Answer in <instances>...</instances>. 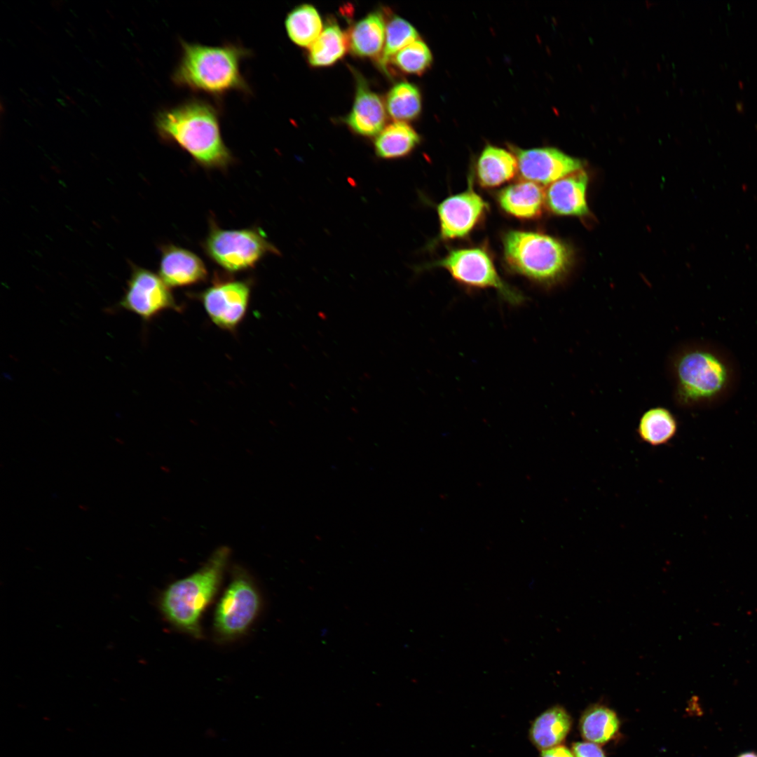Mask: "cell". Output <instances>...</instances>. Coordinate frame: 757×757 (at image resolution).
<instances>
[{
	"mask_svg": "<svg viewBox=\"0 0 757 757\" xmlns=\"http://www.w3.org/2000/svg\"><path fill=\"white\" fill-rule=\"evenodd\" d=\"M154 123L163 141L179 146L204 168L224 169L234 161L221 136L218 111L207 101L194 98L162 109Z\"/></svg>",
	"mask_w": 757,
	"mask_h": 757,
	"instance_id": "obj_1",
	"label": "cell"
},
{
	"mask_svg": "<svg viewBox=\"0 0 757 757\" xmlns=\"http://www.w3.org/2000/svg\"><path fill=\"white\" fill-rule=\"evenodd\" d=\"M181 47L172 76L176 86L214 96L251 92L240 71L242 60L251 54L247 48L231 43L208 46L183 40Z\"/></svg>",
	"mask_w": 757,
	"mask_h": 757,
	"instance_id": "obj_2",
	"label": "cell"
},
{
	"mask_svg": "<svg viewBox=\"0 0 757 757\" xmlns=\"http://www.w3.org/2000/svg\"><path fill=\"white\" fill-rule=\"evenodd\" d=\"M229 555V549L219 548L201 568L163 592L159 607L170 623L194 637L201 636V615L217 592Z\"/></svg>",
	"mask_w": 757,
	"mask_h": 757,
	"instance_id": "obj_3",
	"label": "cell"
},
{
	"mask_svg": "<svg viewBox=\"0 0 757 757\" xmlns=\"http://www.w3.org/2000/svg\"><path fill=\"white\" fill-rule=\"evenodd\" d=\"M502 247L504 261L511 271L543 285L559 281L571 264L567 245L540 231H507L502 236Z\"/></svg>",
	"mask_w": 757,
	"mask_h": 757,
	"instance_id": "obj_4",
	"label": "cell"
},
{
	"mask_svg": "<svg viewBox=\"0 0 757 757\" xmlns=\"http://www.w3.org/2000/svg\"><path fill=\"white\" fill-rule=\"evenodd\" d=\"M675 373L678 397L688 404L714 400L728 389L731 381L728 362L707 348L681 354L676 361Z\"/></svg>",
	"mask_w": 757,
	"mask_h": 757,
	"instance_id": "obj_5",
	"label": "cell"
},
{
	"mask_svg": "<svg viewBox=\"0 0 757 757\" xmlns=\"http://www.w3.org/2000/svg\"><path fill=\"white\" fill-rule=\"evenodd\" d=\"M442 268L462 285L493 289L511 304H521L523 295L499 275L491 254L485 247L472 246L450 250L441 259L422 268Z\"/></svg>",
	"mask_w": 757,
	"mask_h": 757,
	"instance_id": "obj_6",
	"label": "cell"
},
{
	"mask_svg": "<svg viewBox=\"0 0 757 757\" xmlns=\"http://www.w3.org/2000/svg\"><path fill=\"white\" fill-rule=\"evenodd\" d=\"M203 246L213 261L230 272L251 268L266 254L279 253L260 230H225L214 224Z\"/></svg>",
	"mask_w": 757,
	"mask_h": 757,
	"instance_id": "obj_7",
	"label": "cell"
},
{
	"mask_svg": "<svg viewBox=\"0 0 757 757\" xmlns=\"http://www.w3.org/2000/svg\"><path fill=\"white\" fill-rule=\"evenodd\" d=\"M260 604L259 594L251 578L243 571H234L215 611L217 634L221 639H230L245 632L256 618Z\"/></svg>",
	"mask_w": 757,
	"mask_h": 757,
	"instance_id": "obj_8",
	"label": "cell"
},
{
	"mask_svg": "<svg viewBox=\"0 0 757 757\" xmlns=\"http://www.w3.org/2000/svg\"><path fill=\"white\" fill-rule=\"evenodd\" d=\"M489 210L487 202L475 190L472 171L466 189L446 197L437 205L438 238L449 241L468 236L485 218Z\"/></svg>",
	"mask_w": 757,
	"mask_h": 757,
	"instance_id": "obj_9",
	"label": "cell"
},
{
	"mask_svg": "<svg viewBox=\"0 0 757 757\" xmlns=\"http://www.w3.org/2000/svg\"><path fill=\"white\" fill-rule=\"evenodd\" d=\"M117 307L149 322L165 311H179L170 287L154 273L134 266Z\"/></svg>",
	"mask_w": 757,
	"mask_h": 757,
	"instance_id": "obj_10",
	"label": "cell"
},
{
	"mask_svg": "<svg viewBox=\"0 0 757 757\" xmlns=\"http://www.w3.org/2000/svg\"><path fill=\"white\" fill-rule=\"evenodd\" d=\"M250 296V285L238 280L218 282L199 296L212 322L228 331L235 330L244 318Z\"/></svg>",
	"mask_w": 757,
	"mask_h": 757,
	"instance_id": "obj_11",
	"label": "cell"
},
{
	"mask_svg": "<svg viewBox=\"0 0 757 757\" xmlns=\"http://www.w3.org/2000/svg\"><path fill=\"white\" fill-rule=\"evenodd\" d=\"M518 172L525 179L538 184H552L578 170L582 162L554 147L513 149Z\"/></svg>",
	"mask_w": 757,
	"mask_h": 757,
	"instance_id": "obj_12",
	"label": "cell"
},
{
	"mask_svg": "<svg viewBox=\"0 0 757 757\" xmlns=\"http://www.w3.org/2000/svg\"><path fill=\"white\" fill-rule=\"evenodd\" d=\"M588 176L582 169L561 178L545 190V206L558 215L585 216L589 214L586 200Z\"/></svg>",
	"mask_w": 757,
	"mask_h": 757,
	"instance_id": "obj_13",
	"label": "cell"
},
{
	"mask_svg": "<svg viewBox=\"0 0 757 757\" xmlns=\"http://www.w3.org/2000/svg\"><path fill=\"white\" fill-rule=\"evenodd\" d=\"M159 274L169 287H177L205 280L207 271L203 261L196 254L169 245L162 248Z\"/></svg>",
	"mask_w": 757,
	"mask_h": 757,
	"instance_id": "obj_14",
	"label": "cell"
},
{
	"mask_svg": "<svg viewBox=\"0 0 757 757\" xmlns=\"http://www.w3.org/2000/svg\"><path fill=\"white\" fill-rule=\"evenodd\" d=\"M386 114L381 98L370 90L365 80L357 76L356 93L353 109L345 121L356 133L371 137L384 128Z\"/></svg>",
	"mask_w": 757,
	"mask_h": 757,
	"instance_id": "obj_15",
	"label": "cell"
},
{
	"mask_svg": "<svg viewBox=\"0 0 757 757\" xmlns=\"http://www.w3.org/2000/svg\"><path fill=\"white\" fill-rule=\"evenodd\" d=\"M496 200L507 214L519 219H535L543 214L545 191L541 185L523 179L502 189L497 193Z\"/></svg>",
	"mask_w": 757,
	"mask_h": 757,
	"instance_id": "obj_16",
	"label": "cell"
},
{
	"mask_svg": "<svg viewBox=\"0 0 757 757\" xmlns=\"http://www.w3.org/2000/svg\"><path fill=\"white\" fill-rule=\"evenodd\" d=\"M475 175L479 185L493 189L508 182L518 172L514 153L493 145H486L476 163Z\"/></svg>",
	"mask_w": 757,
	"mask_h": 757,
	"instance_id": "obj_17",
	"label": "cell"
},
{
	"mask_svg": "<svg viewBox=\"0 0 757 757\" xmlns=\"http://www.w3.org/2000/svg\"><path fill=\"white\" fill-rule=\"evenodd\" d=\"M571 718L561 706L548 708L537 716L529 728V739L539 750L559 745L568 734Z\"/></svg>",
	"mask_w": 757,
	"mask_h": 757,
	"instance_id": "obj_18",
	"label": "cell"
},
{
	"mask_svg": "<svg viewBox=\"0 0 757 757\" xmlns=\"http://www.w3.org/2000/svg\"><path fill=\"white\" fill-rule=\"evenodd\" d=\"M386 25L381 12L374 11L356 22L348 36V46L360 57H378L383 50Z\"/></svg>",
	"mask_w": 757,
	"mask_h": 757,
	"instance_id": "obj_19",
	"label": "cell"
},
{
	"mask_svg": "<svg viewBox=\"0 0 757 757\" xmlns=\"http://www.w3.org/2000/svg\"><path fill=\"white\" fill-rule=\"evenodd\" d=\"M419 142V135L409 125L396 121L388 125L377 135L375 151L382 158H402L409 155Z\"/></svg>",
	"mask_w": 757,
	"mask_h": 757,
	"instance_id": "obj_20",
	"label": "cell"
},
{
	"mask_svg": "<svg viewBox=\"0 0 757 757\" xmlns=\"http://www.w3.org/2000/svg\"><path fill=\"white\" fill-rule=\"evenodd\" d=\"M678 429L676 419L667 409L657 407L643 413L639 420L637 433L644 443L660 446L669 443Z\"/></svg>",
	"mask_w": 757,
	"mask_h": 757,
	"instance_id": "obj_21",
	"label": "cell"
},
{
	"mask_svg": "<svg viewBox=\"0 0 757 757\" xmlns=\"http://www.w3.org/2000/svg\"><path fill=\"white\" fill-rule=\"evenodd\" d=\"M285 28L292 42L301 47H310L321 34L322 22L314 6L302 4L287 14Z\"/></svg>",
	"mask_w": 757,
	"mask_h": 757,
	"instance_id": "obj_22",
	"label": "cell"
},
{
	"mask_svg": "<svg viewBox=\"0 0 757 757\" xmlns=\"http://www.w3.org/2000/svg\"><path fill=\"white\" fill-rule=\"evenodd\" d=\"M619 726V719L615 711L601 705L588 708L580 721L582 737L596 744H605L613 738Z\"/></svg>",
	"mask_w": 757,
	"mask_h": 757,
	"instance_id": "obj_23",
	"label": "cell"
},
{
	"mask_svg": "<svg viewBox=\"0 0 757 757\" xmlns=\"http://www.w3.org/2000/svg\"><path fill=\"white\" fill-rule=\"evenodd\" d=\"M348 41L336 23H329L310 46L309 63L313 67L332 65L346 53Z\"/></svg>",
	"mask_w": 757,
	"mask_h": 757,
	"instance_id": "obj_24",
	"label": "cell"
},
{
	"mask_svg": "<svg viewBox=\"0 0 757 757\" xmlns=\"http://www.w3.org/2000/svg\"><path fill=\"white\" fill-rule=\"evenodd\" d=\"M386 109L389 115L397 121L414 119L421 110L419 90L409 83H397L388 93Z\"/></svg>",
	"mask_w": 757,
	"mask_h": 757,
	"instance_id": "obj_25",
	"label": "cell"
},
{
	"mask_svg": "<svg viewBox=\"0 0 757 757\" xmlns=\"http://www.w3.org/2000/svg\"><path fill=\"white\" fill-rule=\"evenodd\" d=\"M418 38L416 29L409 22L398 16L391 18L386 25L384 46L378 57L381 69L388 73V66L392 58Z\"/></svg>",
	"mask_w": 757,
	"mask_h": 757,
	"instance_id": "obj_26",
	"label": "cell"
},
{
	"mask_svg": "<svg viewBox=\"0 0 757 757\" xmlns=\"http://www.w3.org/2000/svg\"><path fill=\"white\" fill-rule=\"evenodd\" d=\"M432 60L428 46L417 39L400 50L390 62L404 73L421 75L430 66Z\"/></svg>",
	"mask_w": 757,
	"mask_h": 757,
	"instance_id": "obj_27",
	"label": "cell"
},
{
	"mask_svg": "<svg viewBox=\"0 0 757 757\" xmlns=\"http://www.w3.org/2000/svg\"><path fill=\"white\" fill-rule=\"evenodd\" d=\"M575 757H606L603 750L590 742H576L573 745Z\"/></svg>",
	"mask_w": 757,
	"mask_h": 757,
	"instance_id": "obj_28",
	"label": "cell"
},
{
	"mask_svg": "<svg viewBox=\"0 0 757 757\" xmlns=\"http://www.w3.org/2000/svg\"><path fill=\"white\" fill-rule=\"evenodd\" d=\"M540 757H575L573 753L563 745L542 750Z\"/></svg>",
	"mask_w": 757,
	"mask_h": 757,
	"instance_id": "obj_29",
	"label": "cell"
},
{
	"mask_svg": "<svg viewBox=\"0 0 757 757\" xmlns=\"http://www.w3.org/2000/svg\"><path fill=\"white\" fill-rule=\"evenodd\" d=\"M737 757H757V753L754 751H747L739 754Z\"/></svg>",
	"mask_w": 757,
	"mask_h": 757,
	"instance_id": "obj_30",
	"label": "cell"
}]
</instances>
